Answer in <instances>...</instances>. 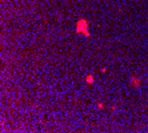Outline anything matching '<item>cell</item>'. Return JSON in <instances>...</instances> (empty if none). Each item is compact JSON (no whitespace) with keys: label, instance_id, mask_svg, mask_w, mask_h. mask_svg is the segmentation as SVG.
<instances>
[{"label":"cell","instance_id":"7a4b0ae2","mask_svg":"<svg viewBox=\"0 0 148 133\" xmlns=\"http://www.w3.org/2000/svg\"><path fill=\"white\" fill-rule=\"evenodd\" d=\"M129 84H131L133 88H136V89H140L141 79H140V77H136V76H131V77H129Z\"/></svg>","mask_w":148,"mask_h":133},{"label":"cell","instance_id":"5b68a950","mask_svg":"<svg viewBox=\"0 0 148 133\" xmlns=\"http://www.w3.org/2000/svg\"><path fill=\"white\" fill-rule=\"evenodd\" d=\"M147 77H148V68H147Z\"/></svg>","mask_w":148,"mask_h":133},{"label":"cell","instance_id":"6da1fadb","mask_svg":"<svg viewBox=\"0 0 148 133\" xmlns=\"http://www.w3.org/2000/svg\"><path fill=\"white\" fill-rule=\"evenodd\" d=\"M75 31L79 35H83L85 37H89V29H88V21L85 19H80L76 23V27H75Z\"/></svg>","mask_w":148,"mask_h":133},{"label":"cell","instance_id":"3957f363","mask_svg":"<svg viewBox=\"0 0 148 133\" xmlns=\"http://www.w3.org/2000/svg\"><path fill=\"white\" fill-rule=\"evenodd\" d=\"M94 81H95V79H94V76H92V75H88V76L85 77V83H88V84H94Z\"/></svg>","mask_w":148,"mask_h":133},{"label":"cell","instance_id":"277c9868","mask_svg":"<svg viewBox=\"0 0 148 133\" xmlns=\"http://www.w3.org/2000/svg\"><path fill=\"white\" fill-rule=\"evenodd\" d=\"M98 108H99V109H103V108H104V104H103V103H99V104H98Z\"/></svg>","mask_w":148,"mask_h":133}]
</instances>
